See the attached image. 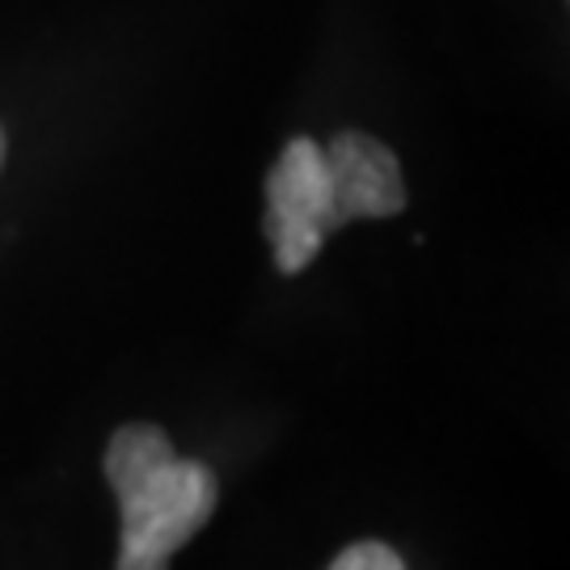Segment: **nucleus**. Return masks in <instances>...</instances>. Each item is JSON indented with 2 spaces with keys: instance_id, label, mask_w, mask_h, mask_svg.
<instances>
[{
  "instance_id": "nucleus-1",
  "label": "nucleus",
  "mask_w": 570,
  "mask_h": 570,
  "mask_svg": "<svg viewBox=\"0 0 570 570\" xmlns=\"http://www.w3.org/2000/svg\"><path fill=\"white\" fill-rule=\"evenodd\" d=\"M106 482L119 494L122 541L115 570H169V558L204 529L216 511V473L183 461L169 435L131 423L110 435Z\"/></svg>"
},
{
  "instance_id": "nucleus-2",
  "label": "nucleus",
  "mask_w": 570,
  "mask_h": 570,
  "mask_svg": "<svg viewBox=\"0 0 570 570\" xmlns=\"http://www.w3.org/2000/svg\"><path fill=\"white\" fill-rule=\"evenodd\" d=\"M334 228H343L330 195L326 153L322 144L301 136L279 153L266 178V237L275 249V266L284 275L305 271Z\"/></svg>"
},
{
  "instance_id": "nucleus-3",
  "label": "nucleus",
  "mask_w": 570,
  "mask_h": 570,
  "mask_svg": "<svg viewBox=\"0 0 570 570\" xmlns=\"http://www.w3.org/2000/svg\"><path fill=\"white\" fill-rule=\"evenodd\" d=\"M326 153L330 195L338 220H376V216H397L406 207V178L402 165L381 140L364 131H338Z\"/></svg>"
},
{
  "instance_id": "nucleus-4",
  "label": "nucleus",
  "mask_w": 570,
  "mask_h": 570,
  "mask_svg": "<svg viewBox=\"0 0 570 570\" xmlns=\"http://www.w3.org/2000/svg\"><path fill=\"white\" fill-rule=\"evenodd\" d=\"M330 570H406V562L381 541H360V546H346Z\"/></svg>"
},
{
  "instance_id": "nucleus-5",
  "label": "nucleus",
  "mask_w": 570,
  "mask_h": 570,
  "mask_svg": "<svg viewBox=\"0 0 570 570\" xmlns=\"http://www.w3.org/2000/svg\"><path fill=\"white\" fill-rule=\"evenodd\" d=\"M0 165H4V131H0Z\"/></svg>"
}]
</instances>
